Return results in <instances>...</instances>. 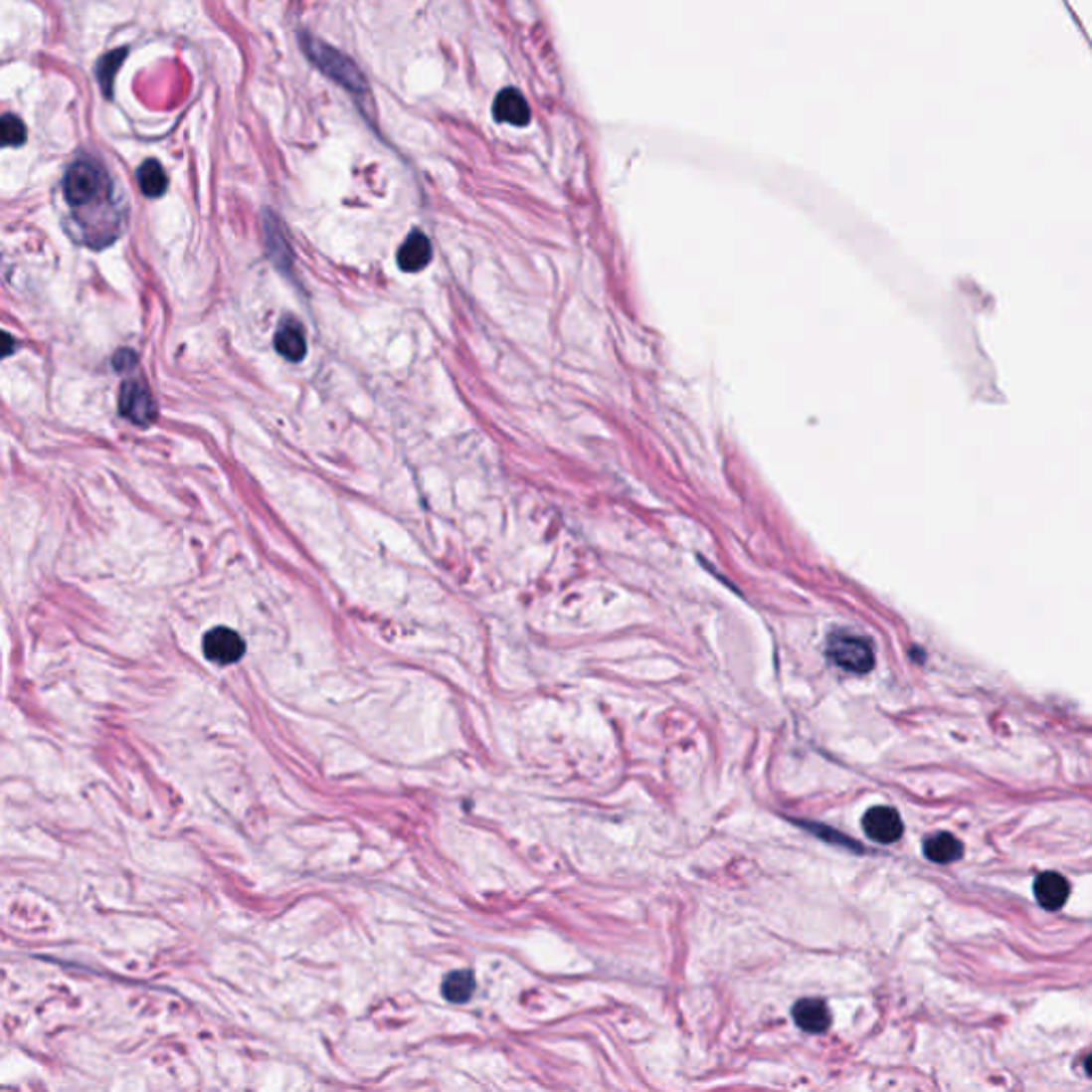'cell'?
<instances>
[{
  "instance_id": "1",
  "label": "cell",
  "mask_w": 1092,
  "mask_h": 1092,
  "mask_svg": "<svg viewBox=\"0 0 1092 1092\" xmlns=\"http://www.w3.org/2000/svg\"><path fill=\"white\" fill-rule=\"evenodd\" d=\"M109 195V175L98 160L80 158L69 167L65 175V197L73 208H91L92 203L105 201Z\"/></svg>"
},
{
  "instance_id": "14",
  "label": "cell",
  "mask_w": 1092,
  "mask_h": 1092,
  "mask_svg": "<svg viewBox=\"0 0 1092 1092\" xmlns=\"http://www.w3.org/2000/svg\"><path fill=\"white\" fill-rule=\"evenodd\" d=\"M137 177H139L141 193L145 197L165 195L169 180H167L165 169H162V165L158 160H145L143 165L139 167V171H137Z\"/></svg>"
},
{
  "instance_id": "4",
  "label": "cell",
  "mask_w": 1092,
  "mask_h": 1092,
  "mask_svg": "<svg viewBox=\"0 0 1092 1092\" xmlns=\"http://www.w3.org/2000/svg\"><path fill=\"white\" fill-rule=\"evenodd\" d=\"M203 653L218 666H231L246 653V642L231 628H214L203 638Z\"/></svg>"
},
{
  "instance_id": "18",
  "label": "cell",
  "mask_w": 1092,
  "mask_h": 1092,
  "mask_svg": "<svg viewBox=\"0 0 1092 1092\" xmlns=\"http://www.w3.org/2000/svg\"><path fill=\"white\" fill-rule=\"evenodd\" d=\"M13 350H16V342H13V337L5 331H0V359L9 357Z\"/></svg>"
},
{
  "instance_id": "10",
  "label": "cell",
  "mask_w": 1092,
  "mask_h": 1092,
  "mask_svg": "<svg viewBox=\"0 0 1092 1092\" xmlns=\"http://www.w3.org/2000/svg\"><path fill=\"white\" fill-rule=\"evenodd\" d=\"M1035 898L1047 911H1058L1069 898V881L1058 873H1043L1035 879Z\"/></svg>"
},
{
  "instance_id": "2",
  "label": "cell",
  "mask_w": 1092,
  "mask_h": 1092,
  "mask_svg": "<svg viewBox=\"0 0 1092 1092\" xmlns=\"http://www.w3.org/2000/svg\"><path fill=\"white\" fill-rule=\"evenodd\" d=\"M301 46H303V52H305V56L309 58V61H312L329 80H333L335 84L346 88L348 92L357 94V96L367 94V82L363 78V73L359 71L357 65L350 61L348 56H344L339 50L327 46L324 41L307 37V35L301 37Z\"/></svg>"
},
{
  "instance_id": "5",
  "label": "cell",
  "mask_w": 1092,
  "mask_h": 1092,
  "mask_svg": "<svg viewBox=\"0 0 1092 1092\" xmlns=\"http://www.w3.org/2000/svg\"><path fill=\"white\" fill-rule=\"evenodd\" d=\"M120 415L137 425H150L156 419L154 397L147 391L143 382L128 380L120 391Z\"/></svg>"
},
{
  "instance_id": "12",
  "label": "cell",
  "mask_w": 1092,
  "mask_h": 1092,
  "mask_svg": "<svg viewBox=\"0 0 1092 1092\" xmlns=\"http://www.w3.org/2000/svg\"><path fill=\"white\" fill-rule=\"evenodd\" d=\"M924 855L931 862L950 864L963 855V843L950 832H939L924 840Z\"/></svg>"
},
{
  "instance_id": "3",
  "label": "cell",
  "mask_w": 1092,
  "mask_h": 1092,
  "mask_svg": "<svg viewBox=\"0 0 1092 1092\" xmlns=\"http://www.w3.org/2000/svg\"><path fill=\"white\" fill-rule=\"evenodd\" d=\"M828 657L838 668L855 674H866L875 663L873 646L858 634L836 632L828 640Z\"/></svg>"
},
{
  "instance_id": "9",
  "label": "cell",
  "mask_w": 1092,
  "mask_h": 1092,
  "mask_svg": "<svg viewBox=\"0 0 1092 1092\" xmlns=\"http://www.w3.org/2000/svg\"><path fill=\"white\" fill-rule=\"evenodd\" d=\"M275 348L286 361H301L305 357V333L294 318H284L275 333Z\"/></svg>"
},
{
  "instance_id": "15",
  "label": "cell",
  "mask_w": 1092,
  "mask_h": 1092,
  "mask_svg": "<svg viewBox=\"0 0 1092 1092\" xmlns=\"http://www.w3.org/2000/svg\"><path fill=\"white\" fill-rule=\"evenodd\" d=\"M126 58V50H115L107 56H102L98 61V69H96V76H98V82H100V88L105 91L107 96H111V88H113V78H115V71L120 69V65L124 63Z\"/></svg>"
},
{
  "instance_id": "6",
  "label": "cell",
  "mask_w": 1092,
  "mask_h": 1092,
  "mask_svg": "<svg viewBox=\"0 0 1092 1092\" xmlns=\"http://www.w3.org/2000/svg\"><path fill=\"white\" fill-rule=\"evenodd\" d=\"M862 828L868 838H873L875 843L890 845L903 836V819L890 807H873L866 811L862 819Z\"/></svg>"
},
{
  "instance_id": "8",
  "label": "cell",
  "mask_w": 1092,
  "mask_h": 1092,
  "mask_svg": "<svg viewBox=\"0 0 1092 1092\" xmlns=\"http://www.w3.org/2000/svg\"><path fill=\"white\" fill-rule=\"evenodd\" d=\"M432 261V244L421 231H412L397 253V265L408 273L421 272Z\"/></svg>"
},
{
  "instance_id": "17",
  "label": "cell",
  "mask_w": 1092,
  "mask_h": 1092,
  "mask_svg": "<svg viewBox=\"0 0 1092 1092\" xmlns=\"http://www.w3.org/2000/svg\"><path fill=\"white\" fill-rule=\"evenodd\" d=\"M135 363H137V357H135V352H132L130 348H122V350L117 352L115 357H113V367H115L117 372H120V370H122V372H124V370H130V367H135Z\"/></svg>"
},
{
  "instance_id": "13",
  "label": "cell",
  "mask_w": 1092,
  "mask_h": 1092,
  "mask_svg": "<svg viewBox=\"0 0 1092 1092\" xmlns=\"http://www.w3.org/2000/svg\"><path fill=\"white\" fill-rule=\"evenodd\" d=\"M474 991H476L474 973L467 969L451 971L445 978V982H442V995H445V999L451 1002H465L471 995H474Z\"/></svg>"
},
{
  "instance_id": "16",
  "label": "cell",
  "mask_w": 1092,
  "mask_h": 1092,
  "mask_svg": "<svg viewBox=\"0 0 1092 1092\" xmlns=\"http://www.w3.org/2000/svg\"><path fill=\"white\" fill-rule=\"evenodd\" d=\"M26 141V126L18 115H0V147L22 145Z\"/></svg>"
},
{
  "instance_id": "11",
  "label": "cell",
  "mask_w": 1092,
  "mask_h": 1092,
  "mask_svg": "<svg viewBox=\"0 0 1092 1092\" xmlns=\"http://www.w3.org/2000/svg\"><path fill=\"white\" fill-rule=\"evenodd\" d=\"M794 1022L807 1032H823L830 1026V1009L819 999H803L794 1005Z\"/></svg>"
},
{
  "instance_id": "7",
  "label": "cell",
  "mask_w": 1092,
  "mask_h": 1092,
  "mask_svg": "<svg viewBox=\"0 0 1092 1092\" xmlns=\"http://www.w3.org/2000/svg\"><path fill=\"white\" fill-rule=\"evenodd\" d=\"M493 115L497 122H506L512 126H525L531 120V111L523 94L514 88L501 91L493 102Z\"/></svg>"
}]
</instances>
